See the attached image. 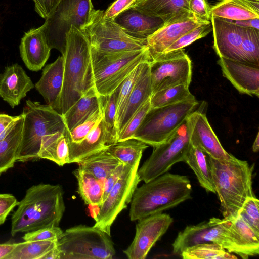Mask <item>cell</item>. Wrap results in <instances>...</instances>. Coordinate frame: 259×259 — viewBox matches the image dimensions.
I'll return each mask as SVG.
<instances>
[{
  "label": "cell",
  "mask_w": 259,
  "mask_h": 259,
  "mask_svg": "<svg viewBox=\"0 0 259 259\" xmlns=\"http://www.w3.org/2000/svg\"><path fill=\"white\" fill-rule=\"evenodd\" d=\"M204 243L220 244L228 252L242 257L239 238L230 218L213 217L208 221L187 226L179 232L172 245V252L180 255L187 248Z\"/></svg>",
  "instance_id": "obj_9"
},
{
  "label": "cell",
  "mask_w": 259,
  "mask_h": 259,
  "mask_svg": "<svg viewBox=\"0 0 259 259\" xmlns=\"http://www.w3.org/2000/svg\"><path fill=\"white\" fill-rule=\"evenodd\" d=\"M100 105V96L93 88L78 99L63 115L66 130L70 131L83 119L96 111Z\"/></svg>",
  "instance_id": "obj_30"
},
{
  "label": "cell",
  "mask_w": 259,
  "mask_h": 259,
  "mask_svg": "<svg viewBox=\"0 0 259 259\" xmlns=\"http://www.w3.org/2000/svg\"><path fill=\"white\" fill-rule=\"evenodd\" d=\"M259 149V133L257 134L256 137L252 145V150L254 152H258Z\"/></svg>",
  "instance_id": "obj_55"
},
{
  "label": "cell",
  "mask_w": 259,
  "mask_h": 259,
  "mask_svg": "<svg viewBox=\"0 0 259 259\" xmlns=\"http://www.w3.org/2000/svg\"><path fill=\"white\" fill-rule=\"evenodd\" d=\"M64 62V56L62 55L54 62L47 65L42 70L40 79L34 85L47 104L58 113L63 84Z\"/></svg>",
  "instance_id": "obj_22"
},
{
  "label": "cell",
  "mask_w": 259,
  "mask_h": 259,
  "mask_svg": "<svg viewBox=\"0 0 259 259\" xmlns=\"http://www.w3.org/2000/svg\"><path fill=\"white\" fill-rule=\"evenodd\" d=\"M189 130L185 121L153 152L138 169L139 178L145 183L167 172L175 163L184 162L190 144Z\"/></svg>",
  "instance_id": "obj_12"
},
{
  "label": "cell",
  "mask_w": 259,
  "mask_h": 259,
  "mask_svg": "<svg viewBox=\"0 0 259 259\" xmlns=\"http://www.w3.org/2000/svg\"><path fill=\"white\" fill-rule=\"evenodd\" d=\"M223 76L241 93L259 95V65L246 62L220 58Z\"/></svg>",
  "instance_id": "obj_18"
},
{
  "label": "cell",
  "mask_w": 259,
  "mask_h": 259,
  "mask_svg": "<svg viewBox=\"0 0 259 259\" xmlns=\"http://www.w3.org/2000/svg\"><path fill=\"white\" fill-rule=\"evenodd\" d=\"M212 31V27L210 21L199 25L181 36L168 47L164 52L183 49L194 41L206 36Z\"/></svg>",
  "instance_id": "obj_43"
},
{
  "label": "cell",
  "mask_w": 259,
  "mask_h": 259,
  "mask_svg": "<svg viewBox=\"0 0 259 259\" xmlns=\"http://www.w3.org/2000/svg\"><path fill=\"white\" fill-rule=\"evenodd\" d=\"M207 156L222 214L224 218L235 217L247 198L255 197L252 188L253 167L234 156L229 160Z\"/></svg>",
  "instance_id": "obj_4"
},
{
  "label": "cell",
  "mask_w": 259,
  "mask_h": 259,
  "mask_svg": "<svg viewBox=\"0 0 259 259\" xmlns=\"http://www.w3.org/2000/svg\"><path fill=\"white\" fill-rule=\"evenodd\" d=\"M18 116H12L8 114L0 113V136L19 117Z\"/></svg>",
  "instance_id": "obj_52"
},
{
  "label": "cell",
  "mask_w": 259,
  "mask_h": 259,
  "mask_svg": "<svg viewBox=\"0 0 259 259\" xmlns=\"http://www.w3.org/2000/svg\"><path fill=\"white\" fill-rule=\"evenodd\" d=\"M19 202L16 197L11 194H0V225L6 221L7 217Z\"/></svg>",
  "instance_id": "obj_48"
},
{
  "label": "cell",
  "mask_w": 259,
  "mask_h": 259,
  "mask_svg": "<svg viewBox=\"0 0 259 259\" xmlns=\"http://www.w3.org/2000/svg\"><path fill=\"white\" fill-rule=\"evenodd\" d=\"M189 0H136L132 7L149 16L161 19L164 23L193 15Z\"/></svg>",
  "instance_id": "obj_24"
},
{
  "label": "cell",
  "mask_w": 259,
  "mask_h": 259,
  "mask_svg": "<svg viewBox=\"0 0 259 259\" xmlns=\"http://www.w3.org/2000/svg\"><path fill=\"white\" fill-rule=\"evenodd\" d=\"M150 61H147L145 63L127 100L121 116L116 122L117 136L130 118L150 98L152 94L150 74Z\"/></svg>",
  "instance_id": "obj_26"
},
{
  "label": "cell",
  "mask_w": 259,
  "mask_h": 259,
  "mask_svg": "<svg viewBox=\"0 0 259 259\" xmlns=\"http://www.w3.org/2000/svg\"><path fill=\"white\" fill-rule=\"evenodd\" d=\"M121 163L106 149L88 157L78 164L79 167L91 172L103 183L108 175Z\"/></svg>",
  "instance_id": "obj_33"
},
{
  "label": "cell",
  "mask_w": 259,
  "mask_h": 259,
  "mask_svg": "<svg viewBox=\"0 0 259 259\" xmlns=\"http://www.w3.org/2000/svg\"><path fill=\"white\" fill-rule=\"evenodd\" d=\"M103 117V106L100 96L99 109L88 117L83 119L70 131L66 130L68 143H78L82 141L101 121Z\"/></svg>",
  "instance_id": "obj_41"
},
{
  "label": "cell",
  "mask_w": 259,
  "mask_h": 259,
  "mask_svg": "<svg viewBox=\"0 0 259 259\" xmlns=\"http://www.w3.org/2000/svg\"><path fill=\"white\" fill-rule=\"evenodd\" d=\"M34 87L31 78L17 63L6 67L0 74V97L12 108Z\"/></svg>",
  "instance_id": "obj_20"
},
{
  "label": "cell",
  "mask_w": 259,
  "mask_h": 259,
  "mask_svg": "<svg viewBox=\"0 0 259 259\" xmlns=\"http://www.w3.org/2000/svg\"><path fill=\"white\" fill-rule=\"evenodd\" d=\"M230 218L232 227L239 238L242 258L257 255L259 253V235L238 214Z\"/></svg>",
  "instance_id": "obj_35"
},
{
  "label": "cell",
  "mask_w": 259,
  "mask_h": 259,
  "mask_svg": "<svg viewBox=\"0 0 259 259\" xmlns=\"http://www.w3.org/2000/svg\"><path fill=\"white\" fill-rule=\"evenodd\" d=\"M152 94L168 88L189 87L192 78L191 61L183 49L164 52L150 62Z\"/></svg>",
  "instance_id": "obj_14"
},
{
  "label": "cell",
  "mask_w": 259,
  "mask_h": 259,
  "mask_svg": "<svg viewBox=\"0 0 259 259\" xmlns=\"http://www.w3.org/2000/svg\"><path fill=\"white\" fill-rule=\"evenodd\" d=\"M136 0H115L104 11V17L113 20L117 15L130 7Z\"/></svg>",
  "instance_id": "obj_50"
},
{
  "label": "cell",
  "mask_w": 259,
  "mask_h": 259,
  "mask_svg": "<svg viewBox=\"0 0 259 259\" xmlns=\"http://www.w3.org/2000/svg\"><path fill=\"white\" fill-rule=\"evenodd\" d=\"M242 61L259 65V30L243 27L240 48Z\"/></svg>",
  "instance_id": "obj_39"
},
{
  "label": "cell",
  "mask_w": 259,
  "mask_h": 259,
  "mask_svg": "<svg viewBox=\"0 0 259 259\" xmlns=\"http://www.w3.org/2000/svg\"><path fill=\"white\" fill-rule=\"evenodd\" d=\"M130 36L138 39H147L164 25L160 18L147 15L129 7L113 20Z\"/></svg>",
  "instance_id": "obj_23"
},
{
  "label": "cell",
  "mask_w": 259,
  "mask_h": 259,
  "mask_svg": "<svg viewBox=\"0 0 259 259\" xmlns=\"http://www.w3.org/2000/svg\"><path fill=\"white\" fill-rule=\"evenodd\" d=\"M198 105L195 99L151 108L132 138L155 147L164 142Z\"/></svg>",
  "instance_id": "obj_8"
},
{
  "label": "cell",
  "mask_w": 259,
  "mask_h": 259,
  "mask_svg": "<svg viewBox=\"0 0 259 259\" xmlns=\"http://www.w3.org/2000/svg\"><path fill=\"white\" fill-rule=\"evenodd\" d=\"M59 259H110L115 250L110 235L95 226L66 229L56 241Z\"/></svg>",
  "instance_id": "obj_7"
},
{
  "label": "cell",
  "mask_w": 259,
  "mask_h": 259,
  "mask_svg": "<svg viewBox=\"0 0 259 259\" xmlns=\"http://www.w3.org/2000/svg\"><path fill=\"white\" fill-rule=\"evenodd\" d=\"M148 146L141 141L130 138L112 144L108 150L122 163L133 166L141 160L143 151Z\"/></svg>",
  "instance_id": "obj_34"
},
{
  "label": "cell",
  "mask_w": 259,
  "mask_h": 259,
  "mask_svg": "<svg viewBox=\"0 0 259 259\" xmlns=\"http://www.w3.org/2000/svg\"><path fill=\"white\" fill-rule=\"evenodd\" d=\"M136 234L123 251L130 259H144L156 242L166 232L174 221L166 213H159L138 220Z\"/></svg>",
  "instance_id": "obj_15"
},
{
  "label": "cell",
  "mask_w": 259,
  "mask_h": 259,
  "mask_svg": "<svg viewBox=\"0 0 259 259\" xmlns=\"http://www.w3.org/2000/svg\"><path fill=\"white\" fill-rule=\"evenodd\" d=\"M22 113L23 123L16 162H25L39 159L44 136L66 128L63 115L47 104L26 100Z\"/></svg>",
  "instance_id": "obj_5"
},
{
  "label": "cell",
  "mask_w": 259,
  "mask_h": 259,
  "mask_svg": "<svg viewBox=\"0 0 259 259\" xmlns=\"http://www.w3.org/2000/svg\"><path fill=\"white\" fill-rule=\"evenodd\" d=\"M78 183V193L85 204L98 206L103 202V183L92 174L79 167L73 171Z\"/></svg>",
  "instance_id": "obj_32"
},
{
  "label": "cell",
  "mask_w": 259,
  "mask_h": 259,
  "mask_svg": "<svg viewBox=\"0 0 259 259\" xmlns=\"http://www.w3.org/2000/svg\"><path fill=\"white\" fill-rule=\"evenodd\" d=\"M56 241H24L17 243L5 259H43L56 245Z\"/></svg>",
  "instance_id": "obj_36"
},
{
  "label": "cell",
  "mask_w": 259,
  "mask_h": 259,
  "mask_svg": "<svg viewBox=\"0 0 259 259\" xmlns=\"http://www.w3.org/2000/svg\"><path fill=\"white\" fill-rule=\"evenodd\" d=\"M24 115L10 125L0 136V175L14 166L21 139Z\"/></svg>",
  "instance_id": "obj_27"
},
{
  "label": "cell",
  "mask_w": 259,
  "mask_h": 259,
  "mask_svg": "<svg viewBox=\"0 0 259 259\" xmlns=\"http://www.w3.org/2000/svg\"><path fill=\"white\" fill-rule=\"evenodd\" d=\"M189 7L197 18L204 21H210L211 7L207 0H189Z\"/></svg>",
  "instance_id": "obj_47"
},
{
  "label": "cell",
  "mask_w": 259,
  "mask_h": 259,
  "mask_svg": "<svg viewBox=\"0 0 259 259\" xmlns=\"http://www.w3.org/2000/svg\"><path fill=\"white\" fill-rule=\"evenodd\" d=\"M103 15L104 11L95 9L89 22L81 30L91 48L101 52H122L148 47L146 39L130 36L112 20L105 18Z\"/></svg>",
  "instance_id": "obj_11"
},
{
  "label": "cell",
  "mask_w": 259,
  "mask_h": 259,
  "mask_svg": "<svg viewBox=\"0 0 259 259\" xmlns=\"http://www.w3.org/2000/svg\"><path fill=\"white\" fill-rule=\"evenodd\" d=\"M210 13L233 21L259 18V0H222L211 7Z\"/></svg>",
  "instance_id": "obj_28"
},
{
  "label": "cell",
  "mask_w": 259,
  "mask_h": 259,
  "mask_svg": "<svg viewBox=\"0 0 259 259\" xmlns=\"http://www.w3.org/2000/svg\"><path fill=\"white\" fill-rule=\"evenodd\" d=\"M187 176L165 172L137 188L131 201V221L162 213L191 198Z\"/></svg>",
  "instance_id": "obj_3"
},
{
  "label": "cell",
  "mask_w": 259,
  "mask_h": 259,
  "mask_svg": "<svg viewBox=\"0 0 259 259\" xmlns=\"http://www.w3.org/2000/svg\"><path fill=\"white\" fill-rule=\"evenodd\" d=\"M213 49L220 58L242 61L240 48L243 27L234 21L211 16ZM243 62V61H242Z\"/></svg>",
  "instance_id": "obj_17"
},
{
  "label": "cell",
  "mask_w": 259,
  "mask_h": 259,
  "mask_svg": "<svg viewBox=\"0 0 259 259\" xmlns=\"http://www.w3.org/2000/svg\"><path fill=\"white\" fill-rule=\"evenodd\" d=\"M114 143L102 119L97 126L82 141L78 143H68L69 163H79L88 157L108 149Z\"/></svg>",
  "instance_id": "obj_25"
},
{
  "label": "cell",
  "mask_w": 259,
  "mask_h": 259,
  "mask_svg": "<svg viewBox=\"0 0 259 259\" xmlns=\"http://www.w3.org/2000/svg\"><path fill=\"white\" fill-rule=\"evenodd\" d=\"M128 166L130 165L123 163L120 164L104 180L103 183L104 190L103 202L111 189Z\"/></svg>",
  "instance_id": "obj_49"
},
{
  "label": "cell",
  "mask_w": 259,
  "mask_h": 259,
  "mask_svg": "<svg viewBox=\"0 0 259 259\" xmlns=\"http://www.w3.org/2000/svg\"><path fill=\"white\" fill-rule=\"evenodd\" d=\"M95 89L101 96L113 93L140 63L151 61L148 47L140 50L101 52L91 47Z\"/></svg>",
  "instance_id": "obj_6"
},
{
  "label": "cell",
  "mask_w": 259,
  "mask_h": 259,
  "mask_svg": "<svg viewBox=\"0 0 259 259\" xmlns=\"http://www.w3.org/2000/svg\"><path fill=\"white\" fill-rule=\"evenodd\" d=\"M11 218V234L59 226L65 211L60 185L39 184L26 191Z\"/></svg>",
  "instance_id": "obj_1"
},
{
  "label": "cell",
  "mask_w": 259,
  "mask_h": 259,
  "mask_svg": "<svg viewBox=\"0 0 259 259\" xmlns=\"http://www.w3.org/2000/svg\"><path fill=\"white\" fill-rule=\"evenodd\" d=\"M92 0H61L41 25L52 49L65 53L66 34L72 26L81 30L94 11Z\"/></svg>",
  "instance_id": "obj_10"
},
{
  "label": "cell",
  "mask_w": 259,
  "mask_h": 259,
  "mask_svg": "<svg viewBox=\"0 0 259 259\" xmlns=\"http://www.w3.org/2000/svg\"><path fill=\"white\" fill-rule=\"evenodd\" d=\"M63 56L64 78L59 112L62 115L84 94L95 88L90 44L84 33L74 26L66 34Z\"/></svg>",
  "instance_id": "obj_2"
},
{
  "label": "cell",
  "mask_w": 259,
  "mask_h": 259,
  "mask_svg": "<svg viewBox=\"0 0 259 259\" xmlns=\"http://www.w3.org/2000/svg\"><path fill=\"white\" fill-rule=\"evenodd\" d=\"M63 232L59 226L47 227L26 232L23 239L24 241H57Z\"/></svg>",
  "instance_id": "obj_46"
},
{
  "label": "cell",
  "mask_w": 259,
  "mask_h": 259,
  "mask_svg": "<svg viewBox=\"0 0 259 259\" xmlns=\"http://www.w3.org/2000/svg\"><path fill=\"white\" fill-rule=\"evenodd\" d=\"M151 108L149 99L136 111L118 133L117 142L132 138Z\"/></svg>",
  "instance_id": "obj_45"
},
{
  "label": "cell",
  "mask_w": 259,
  "mask_h": 259,
  "mask_svg": "<svg viewBox=\"0 0 259 259\" xmlns=\"http://www.w3.org/2000/svg\"><path fill=\"white\" fill-rule=\"evenodd\" d=\"M51 50L41 26L26 32L19 45L22 60L26 67L32 71L42 69L49 59Z\"/></svg>",
  "instance_id": "obj_21"
},
{
  "label": "cell",
  "mask_w": 259,
  "mask_h": 259,
  "mask_svg": "<svg viewBox=\"0 0 259 259\" xmlns=\"http://www.w3.org/2000/svg\"><path fill=\"white\" fill-rule=\"evenodd\" d=\"M195 97L190 93L189 87L181 84L157 91L150 98L151 108H158L175 104Z\"/></svg>",
  "instance_id": "obj_38"
},
{
  "label": "cell",
  "mask_w": 259,
  "mask_h": 259,
  "mask_svg": "<svg viewBox=\"0 0 259 259\" xmlns=\"http://www.w3.org/2000/svg\"><path fill=\"white\" fill-rule=\"evenodd\" d=\"M119 86L111 94L101 96L103 106V118L106 129L114 143L117 142V133L116 128L117 103Z\"/></svg>",
  "instance_id": "obj_40"
},
{
  "label": "cell",
  "mask_w": 259,
  "mask_h": 259,
  "mask_svg": "<svg viewBox=\"0 0 259 259\" xmlns=\"http://www.w3.org/2000/svg\"><path fill=\"white\" fill-rule=\"evenodd\" d=\"M183 259H234L237 256L214 243L198 244L185 249L180 255Z\"/></svg>",
  "instance_id": "obj_37"
},
{
  "label": "cell",
  "mask_w": 259,
  "mask_h": 259,
  "mask_svg": "<svg viewBox=\"0 0 259 259\" xmlns=\"http://www.w3.org/2000/svg\"><path fill=\"white\" fill-rule=\"evenodd\" d=\"M184 162L193 170L202 187L207 192L215 193L208 156L204 152L190 142Z\"/></svg>",
  "instance_id": "obj_31"
},
{
  "label": "cell",
  "mask_w": 259,
  "mask_h": 259,
  "mask_svg": "<svg viewBox=\"0 0 259 259\" xmlns=\"http://www.w3.org/2000/svg\"><path fill=\"white\" fill-rule=\"evenodd\" d=\"M234 21L237 25L241 27L253 28L259 30V18Z\"/></svg>",
  "instance_id": "obj_54"
},
{
  "label": "cell",
  "mask_w": 259,
  "mask_h": 259,
  "mask_svg": "<svg viewBox=\"0 0 259 259\" xmlns=\"http://www.w3.org/2000/svg\"><path fill=\"white\" fill-rule=\"evenodd\" d=\"M17 243H0V259H5L16 247Z\"/></svg>",
  "instance_id": "obj_53"
},
{
  "label": "cell",
  "mask_w": 259,
  "mask_h": 259,
  "mask_svg": "<svg viewBox=\"0 0 259 259\" xmlns=\"http://www.w3.org/2000/svg\"><path fill=\"white\" fill-rule=\"evenodd\" d=\"M208 22L209 21L199 19L191 15L164 23L147 39L151 60L157 55L163 53L183 35Z\"/></svg>",
  "instance_id": "obj_19"
},
{
  "label": "cell",
  "mask_w": 259,
  "mask_h": 259,
  "mask_svg": "<svg viewBox=\"0 0 259 259\" xmlns=\"http://www.w3.org/2000/svg\"><path fill=\"white\" fill-rule=\"evenodd\" d=\"M140 160L130 166L107 194L102 204L92 212L94 226L110 235L111 227L119 213L131 202L141 181L138 170Z\"/></svg>",
  "instance_id": "obj_13"
},
{
  "label": "cell",
  "mask_w": 259,
  "mask_h": 259,
  "mask_svg": "<svg viewBox=\"0 0 259 259\" xmlns=\"http://www.w3.org/2000/svg\"><path fill=\"white\" fill-rule=\"evenodd\" d=\"M146 62L147 61L143 62L138 64L119 85L116 124L121 116L130 95Z\"/></svg>",
  "instance_id": "obj_42"
},
{
  "label": "cell",
  "mask_w": 259,
  "mask_h": 259,
  "mask_svg": "<svg viewBox=\"0 0 259 259\" xmlns=\"http://www.w3.org/2000/svg\"><path fill=\"white\" fill-rule=\"evenodd\" d=\"M190 142L211 157L229 160L234 156L223 147L202 110L192 112L186 118Z\"/></svg>",
  "instance_id": "obj_16"
},
{
  "label": "cell",
  "mask_w": 259,
  "mask_h": 259,
  "mask_svg": "<svg viewBox=\"0 0 259 259\" xmlns=\"http://www.w3.org/2000/svg\"><path fill=\"white\" fill-rule=\"evenodd\" d=\"M237 214L259 235V200L256 197L247 198Z\"/></svg>",
  "instance_id": "obj_44"
},
{
  "label": "cell",
  "mask_w": 259,
  "mask_h": 259,
  "mask_svg": "<svg viewBox=\"0 0 259 259\" xmlns=\"http://www.w3.org/2000/svg\"><path fill=\"white\" fill-rule=\"evenodd\" d=\"M66 128L44 136L38 153L39 159L51 160L59 166L69 163V146Z\"/></svg>",
  "instance_id": "obj_29"
},
{
  "label": "cell",
  "mask_w": 259,
  "mask_h": 259,
  "mask_svg": "<svg viewBox=\"0 0 259 259\" xmlns=\"http://www.w3.org/2000/svg\"><path fill=\"white\" fill-rule=\"evenodd\" d=\"M34 10L42 18L46 19L61 0H32Z\"/></svg>",
  "instance_id": "obj_51"
}]
</instances>
